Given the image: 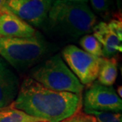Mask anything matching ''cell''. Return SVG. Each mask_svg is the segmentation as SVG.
Here are the masks:
<instances>
[{"mask_svg": "<svg viewBox=\"0 0 122 122\" xmlns=\"http://www.w3.org/2000/svg\"><path fill=\"white\" fill-rule=\"evenodd\" d=\"M90 3L93 10L98 13L105 12L109 8V0H90Z\"/></svg>", "mask_w": 122, "mask_h": 122, "instance_id": "15", "label": "cell"}, {"mask_svg": "<svg viewBox=\"0 0 122 122\" xmlns=\"http://www.w3.org/2000/svg\"><path fill=\"white\" fill-rule=\"evenodd\" d=\"M85 113L93 116L96 122H122L121 113L110 111H98L84 109Z\"/></svg>", "mask_w": 122, "mask_h": 122, "instance_id": "14", "label": "cell"}, {"mask_svg": "<svg viewBox=\"0 0 122 122\" xmlns=\"http://www.w3.org/2000/svg\"><path fill=\"white\" fill-rule=\"evenodd\" d=\"M84 109L119 113L122 100L112 86H106L98 81L88 86L83 96Z\"/></svg>", "mask_w": 122, "mask_h": 122, "instance_id": "7", "label": "cell"}, {"mask_svg": "<svg viewBox=\"0 0 122 122\" xmlns=\"http://www.w3.org/2000/svg\"><path fill=\"white\" fill-rule=\"evenodd\" d=\"M35 29L14 14L2 8L0 11V37L25 38L37 33Z\"/></svg>", "mask_w": 122, "mask_h": 122, "instance_id": "9", "label": "cell"}, {"mask_svg": "<svg viewBox=\"0 0 122 122\" xmlns=\"http://www.w3.org/2000/svg\"><path fill=\"white\" fill-rule=\"evenodd\" d=\"M96 22V16L87 4L62 0H54L46 21L54 33L76 39L92 32Z\"/></svg>", "mask_w": 122, "mask_h": 122, "instance_id": "2", "label": "cell"}, {"mask_svg": "<svg viewBox=\"0 0 122 122\" xmlns=\"http://www.w3.org/2000/svg\"><path fill=\"white\" fill-rule=\"evenodd\" d=\"M88 117H89V115L83 113H81V111H80L77 113L75 114L74 115L67 118L61 122H81L87 119Z\"/></svg>", "mask_w": 122, "mask_h": 122, "instance_id": "17", "label": "cell"}, {"mask_svg": "<svg viewBox=\"0 0 122 122\" xmlns=\"http://www.w3.org/2000/svg\"><path fill=\"white\" fill-rule=\"evenodd\" d=\"M82 104L81 94L54 91L28 77L9 107L47 122H61L80 112Z\"/></svg>", "mask_w": 122, "mask_h": 122, "instance_id": "1", "label": "cell"}, {"mask_svg": "<svg viewBox=\"0 0 122 122\" xmlns=\"http://www.w3.org/2000/svg\"><path fill=\"white\" fill-rule=\"evenodd\" d=\"M117 60L114 58H100L98 82L106 86H112L117 77Z\"/></svg>", "mask_w": 122, "mask_h": 122, "instance_id": "11", "label": "cell"}, {"mask_svg": "<svg viewBox=\"0 0 122 122\" xmlns=\"http://www.w3.org/2000/svg\"><path fill=\"white\" fill-rule=\"evenodd\" d=\"M49 51V44L38 33L25 38L0 37V56L18 71L36 65Z\"/></svg>", "mask_w": 122, "mask_h": 122, "instance_id": "3", "label": "cell"}, {"mask_svg": "<svg viewBox=\"0 0 122 122\" xmlns=\"http://www.w3.org/2000/svg\"><path fill=\"white\" fill-rule=\"evenodd\" d=\"M0 122H47L42 119L29 115L19 109L8 107L0 109Z\"/></svg>", "mask_w": 122, "mask_h": 122, "instance_id": "12", "label": "cell"}, {"mask_svg": "<svg viewBox=\"0 0 122 122\" xmlns=\"http://www.w3.org/2000/svg\"><path fill=\"white\" fill-rule=\"evenodd\" d=\"M5 0H0V11L3 8V5L4 4V2Z\"/></svg>", "mask_w": 122, "mask_h": 122, "instance_id": "21", "label": "cell"}, {"mask_svg": "<svg viewBox=\"0 0 122 122\" xmlns=\"http://www.w3.org/2000/svg\"><path fill=\"white\" fill-rule=\"evenodd\" d=\"M62 56L69 68L82 85L90 86L98 77L100 58L86 52L74 45H69L63 49Z\"/></svg>", "mask_w": 122, "mask_h": 122, "instance_id": "5", "label": "cell"}, {"mask_svg": "<svg viewBox=\"0 0 122 122\" xmlns=\"http://www.w3.org/2000/svg\"><path fill=\"white\" fill-rule=\"evenodd\" d=\"M81 122H96V119H95V118L93 116L89 115V117H88L87 119H85V120H83V121Z\"/></svg>", "mask_w": 122, "mask_h": 122, "instance_id": "19", "label": "cell"}, {"mask_svg": "<svg viewBox=\"0 0 122 122\" xmlns=\"http://www.w3.org/2000/svg\"><path fill=\"white\" fill-rule=\"evenodd\" d=\"M30 77L48 89L81 94L83 85L70 70L59 54L54 55L34 66Z\"/></svg>", "mask_w": 122, "mask_h": 122, "instance_id": "4", "label": "cell"}, {"mask_svg": "<svg viewBox=\"0 0 122 122\" xmlns=\"http://www.w3.org/2000/svg\"><path fill=\"white\" fill-rule=\"evenodd\" d=\"M19 79L12 66L0 56V109L8 107L16 98Z\"/></svg>", "mask_w": 122, "mask_h": 122, "instance_id": "8", "label": "cell"}, {"mask_svg": "<svg viewBox=\"0 0 122 122\" xmlns=\"http://www.w3.org/2000/svg\"><path fill=\"white\" fill-rule=\"evenodd\" d=\"M54 0H5L2 8L14 14L30 26L46 22Z\"/></svg>", "mask_w": 122, "mask_h": 122, "instance_id": "6", "label": "cell"}, {"mask_svg": "<svg viewBox=\"0 0 122 122\" xmlns=\"http://www.w3.org/2000/svg\"><path fill=\"white\" fill-rule=\"evenodd\" d=\"M108 24L109 29L117 35L119 39L122 41V22L120 19H112Z\"/></svg>", "mask_w": 122, "mask_h": 122, "instance_id": "16", "label": "cell"}, {"mask_svg": "<svg viewBox=\"0 0 122 122\" xmlns=\"http://www.w3.org/2000/svg\"><path fill=\"white\" fill-rule=\"evenodd\" d=\"M122 86H119V87H117V92H116V93L117 94V95L119 96V98H122Z\"/></svg>", "mask_w": 122, "mask_h": 122, "instance_id": "20", "label": "cell"}, {"mask_svg": "<svg viewBox=\"0 0 122 122\" xmlns=\"http://www.w3.org/2000/svg\"><path fill=\"white\" fill-rule=\"evenodd\" d=\"M68 2H72V3H79V4H87L88 0H62Z\"/></svg>", "mask_w": 122, "mask_h": 122, "instance_id": "18", "label": "cell"}, {"mask_svg": "<svg viewBox=\"0 0 122 122\" xmlns=\"http://www.w3.org/2000/svg\"><path fill=\"white\" fill-rule=\"evenodd\" d=\"M93 35L102 45L103 58H112L122 51V41L109 29L108 24L100 22L93 28Z\"/></svg>", "mask_w": 122, "mask_h": 122, "instance_id": "10", "label": "cell"}, {"mask_svg": "<svg viewBox=\"0 0 122 122\" xmlns=\"http://www.w3.org/2000/svg\"><path fill=\"white\" fill-rule=\"evenodd\" d=\"M79 44L83 51L94 56L102 57V45L93 35H85L81 38Z\"/></svg>", "mask_w": 122, "mask_h": 122, "instance_id": "13", "label": "cell"}]
</instances>
